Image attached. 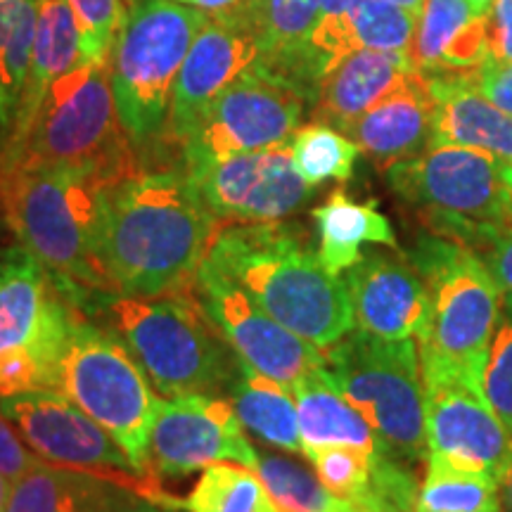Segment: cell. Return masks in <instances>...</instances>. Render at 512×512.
Wrapping results in <instances>:
<instances>
[{
	"mask_svg": "<svg viewBox=\"0 0 512 512\" xmlns=\"http://www.w3.org/2000/svg\"><path fill=\"white\" fill-rule=\"evenodd\" d=\"M434 112H437V98L432 93L430 79L413 69L399 88L384 95L354 124L344 128V133L377 166L389 169L403 159L418 157L430 147Z\"/></svg>",
	"mask_w": 512,
	"mask_h": 512,
	"instance_id": "cell-20",
	"label": "cell"
},
{
	"mask_svg": "<svg viewBox=\"0 0 512 512\" xmlns=\"http://www.w3.org/2000/svg\"><path fill=\"white\" fill-rule=\"evenodd\" d=\"M219 228L183 166L138 171L102 192L93 252L114 292L162 297L190 285Z\"/></svg>",
	"mask_w": 512,
	"mask_h": 512,
	"instance_id": "cell-1",
	"label": "cell"
},
{
	"mask_svg": "<svg viewBox=\"0 0 512 512\" xmlns=\"http://www.w3.org/2000/svg\"><path fill=\"white\" fill-rule=\"evenodd\" d=\"M3 226H5V221H3V216H0V230H3Z\"/></svg>",
	"mask_w": 512,
	"mask_h": 512,
	"instance_id": "cell-51",
	"label": "cell"
},
{
	"mask_svg": "<svg viewBox=\"0 0 512 512\" xmlns=\"http://www.w3.org/2000/svg\"><path fill=\"white\" fill-rule=\"evenodd\" d=\"M36 17V0H0V159L10 150L22 112Z\"/></svg>",
	"mask_w": 512,
	"mask_h": 512,
	"instance_id": "cell-29",
	"label": "cell"
},
{
	"mask_svg": "<svg viewBox=\"0 0 512 512\" xmlns=\"http://www.w3.org/2000/svg\"><path fill=\"white\" fill-rule=\"evenodd\" d=\"M325 368L373 427L387 456L408 465L427 460L418 342L382 339L356 328L325 349Z\"/></svg>",
	"mask_w": 512,
	"mask_h": 512,
	"instance_id": "cell-9",
	"label": "cell"
},
{
	"mask_svg": "<svg viewBox=\"0 0 512 512\" xmlns=\"http://www.w3.org/2000/svg\"><path fill=\"white\" fill-rule=\"evenodd\" d=\"M67 285L88 318L112 330L136 356L164 399L183 394H226L242 358L190 292L133 297L114 290Z\"/></svg>",
	"mask_w": 512,
	"mask_h": 512,
	"instance_id": "cell-3",
	"label": "cell"
},
{
	"mask_svg": "<svg viewBox=\"0 0 512 512\" xmlns=\"http://www.w3.org/2000/svg\"><path fill=\"white\" fill-rule=\"evenodd\" d=\"M351 0H240L226 12L254 36L259 57L254 67L297 91L311 105L318 76L309 43L325 19L349 8Z\"/></svg>",
	"mask_w": 512,
	"mask_h": 512,
	"instance_id": "cell-17",
	"label": "cell"
},
{
	"mask_svg": "<svg viewBox=\"0 0 512 512\" xmlns=\"http://www.w3.org/2000/svg\"><path fill=\"white\" fill-rule=\"evenodd\" d=\"M93 171L72 166H0V216L19 245L67 283L112 290L93 252L102 192Z\"/></svg>",
	"mask_w": 512,
	"mask_h": 512,
	"instance_id": "cell-5",
	"label": "cell"
},
{
	"mask_svg": "<svg viewBox=\"0 0 512 512\" xmlns=\"http://www.w3.org/2000/svg\"><path fill=\"white\" fill-rule=\"evenodd\" d=\"M190 292L247 366L292 389L311 370L325 366V351L313 347L268 316L238 283L207 259L190 280Z\"/></svg>",
	"mask_w": 512,
	"mask_h": 512,
	"instance_id": "cell-13",
	"label": "cell"
},
{
	"mask_svg": "<svg viewBox=\"0 0 512 512\" xmlns=\"http://www.w3.org/2000/svg\"><path fill=\"white\" fill-rule=\"evenodd\" d=\"M124 3L128 5V8H131V5H133V3H136V0H124Z\"/></svg>",
	"mask_w": 512,
	"mask_h": 512,
	"instance_id": "cell-50",
	"label": "cell"
},
{
	"mask_svg": "<svg viewBox=\"0 0 512 512\" xmlns=\"http://www.w3.org/2000/svg\"><path fill=\"white\" fill-rule=\"evenodd\" d=\"M486 38H489V57L486 60L512 62V0H494L486 12Z\"/></svg>",
	"mask_w": 512,
	"mask_h": 512,
	"instance_id": "cell-43",
	"label": "cell"
},
{
	"mask_svg": "<svg viewBox=\"0 0 512 512\" xmlns=\"http://www.w3.org/2000/svg\"><path fill=\"white\" fill-rule=\"evenodd\" d=\"M344 17L354 50H394V53L411 55L420 19L413 12L384 0H351Z\"/></svg>",
	"mask_w": 512,
	"mask_h": 512,
	"instance_id": "cell-35",
	"label": "cell"
},
{
	"mask_svg": "<svg viewBox=\"0 0 512 512\" xmlns=\"http://www.w3.org/2000/svg\"><path fill=\"white\" fill-rule=\"evenodd\" d=\"M470 5L477 15H486L491 10V5H494V0H470Z\"/></svg>",
	"mask_w": 512,
	"mask_h": 512,
	"instance_id": "cell-49",
	"label": "cell"
},
{
	"mask_svg": "<svg viewBox=\"0 0 512 512\" xmlns=\"http://www.w3.org/2000/svg\"><path fill=\"white\" fill-rule=\"evenodd\" d=\"M486 57V15H477L470 0H425L411 46L418 72H475Z\"/></svg>",
	"mask_w": 512,
	"mask_h": 512,
	"instance_id": "cell-23",
	"label": "cell"
},
{
	"mask_svg": "<svg viewBox=\"0 0 512 512\" xmlns=\"http://www.w3.org/2000/svg\"><path fill=\"white\" fill-rule=\"evenodd\" d=\"M477 254L489 266L498 290L503 294H512V226L491 233Z\"/></svg>",
	"mask_w": 512,
	"mask_h": 512,
	"instance_id": "cell-42",
	"label": "cell"
},
{
	"mask_svg": "<svg viewBox=\"0 0 512 512\" xmlns=\"http://www.w3.org/2000/svg\"><path fill=\"white\" fill-rule=\"evenodd\" d=\"M60 392L117 441L140 477H152L150 434L162 394L126 344L83 311L62 358Z\"/></svg>",
	"mask_w": 512,
	"mask_h": 512,
	"instance_id": "cell-10",
	"label": "cell"
},
{
	"mask_svg": "<svg viewBox=\"0 0 512 512\" xmlns=\"http://www.w3.org/2000/svg\"><path fill=\"white\" fill-rule=\"evenodd\" d=\"M290 155L297 174L311 188H318V185L328 181H349L354 176L361 147L347 133L316 121V124L294 131V136L290 138Z\"/></svg>",
	"mask_w": 512,
	"mask_h": 512,
	"instance_id": "cell-34",
	"label": "cell"
},
{
	"mask_svg": "<svg viewBox=\"0 0 512 512\" xmlns=\"http://www.w3.org/2000/svg\"><path fill=\"white\" fill-rule=\"evenodd\" d=\"M415 512H503L501 482L427 458Z\"/></svg>",
	"mask_w": 512,
	"mask_h": 512,
	"instance_id": "cell-31",
	"label": "cell"
},
{
	"mask_svg": "<svg viewBox=\"0 0 512 512\" xmlns=\"http://www.w3.org/2000/svg\"><path fill=\"white\" fill-rule=\"evenodd\" d=\"M482 387L491 408L512 434V294L501 292V316L489 344Z\"/></svg>",
	"mask_w": 512,
	"mask_h": 512,
	"instance_id": "cell-38",
	"label": "cell"
},
{
	"mask_svg": "<svg viewBox=\"0 0 512 512\" xmlns=\"http://www.w3.org/2000/svg\"><path fill=\"white\" fill-rule=\"evenodd\" d=\"M375 453L349 446H328L309 453L306 460L313 465V472L332 494L354 505L358 512H368Z\"/></svg>",
	"mask_w": 512,
	"mask_h": 512,
	"instance_id": "cell-36",
	"label": "cell"
},
{
	"mask_svg": "<svg viewBox=\"0 0 512 512\" xmlns=\"http://www.w3.org/2000/svg\"><path fill=\"white\" fill-rule=\"evenodd\" d=\"M79 27L81 62H112L126 22L124 0H69Z\"/></svg>",
	"mask_w": 512,
	"mask_h": 512,
	"instance_id": "cell-37",
	"label": "cell"
},
{
	"mask_svg": "<svg viewBox=\"0 0 512 512\" xmlns=\"http://www.w3.org/2000/svg\"><path fill=\"white\" fill-rule=\"evenodd\" d=\"M392 190L418 211L427 230L475 249L512 226V166L463 145L427 147L389 166Z\"/></svg>",
	"mask_w": 512,
	"mask_h": 512,
	"instance_id": "cell-7",
	"label": "cell"
},
{
	"mask_svg": "<svg viewBox=\"0 0 512 512\" xmlns=\"http://www.w3.org/2000/svg\"><path fill=\"white\" fill-rule=\"evenodd\" d=\"M24 166H72L114 185L138 174L140 159L119 124L112 62H79L41 100L24 138L0 159Z\"/></svg>",
	"mask_w": 512,
	"mask_h": 512,
	"instance_id": "cell-6",
	"label": "cell"
},
{
	"mask_svg": "<svg viewBox=\"0 0 512 512\" xmlns=\"http://www.w3.org/2000/svg\"><path fill=\"white\" fill-rule=\"evenodd\" d=\"M420 368L427 458L503 484L512 465V434L491 408L482 382L434 363H420Z\"/></svg>",
	"mask_w": 512,
	"mask_h": 512,
	"instance_id": "cell-12",
	"label": "cell"
},
{
	"mask_svg": "<svg viewBox=\"0 0 512 512\" xmlns=\"http://www.w3.org/2000/svg\"><path fill=\"white\" fill-rule=\"evenodd\" d=\"M91 472L41 463L10 486L3 512H86Z\"/></svg>",
	"mask_w": 512,
	"mask_h": 512,
	"instance_id": "cell-33",
	"label": "cell"
},
{
	"mask_svg": "<svg viewBox=\"0 0 512 512\" xmlns=\"http://www.w3.org/2000/svg\"><path fill=\"white\" fill-rule=\"evenodd\" d=\"M36 3L38 17L34 48H31L27 91H24L22 112H19L17 131L15 138H12L10 150L24 138L38 105L46 98L48 88L81 62L79 27H76V17L69 0H36Z\"/></svg>",
	"mask_w": 512,
	"mask_h": 512,
	"instance_id": "cell-27",
	"label": "cell"
},
{
	"mask_svg": "<svg viewBox=\"0 0 512 512\" xmlns=\"http://www.w3.org/2000/svg\"><path fill=\"white\" fill-rule=\"evenodd\" d=\"M159 494L155 479L131 484L91 472L86 512H178L174 505L157 501Z\"/></svg>",
	"mask_w": 512,
	"mask_h": 512,
	"instance_id": "cell-39",
	"label": "cell"
},
{
	"mask_svg": "<svg viewBox=\"0 0 512 512\" xmlns=\"http://www.w3.org/2000/svg\"><path fill=\"white\" fill-rule=\"evenodd\" d=\"M318 230V259L330 273H347L363 259V245L399 247L396 233L377 202H356L344 190H335L311 211Z\"/></svg>",
	"mask_w": 512,
	"mask_h": 512,
	"instance_id": "cell-25",
	"label": "cell"
},
{
	"mask_svg": "<svg viewBox=\"0 0 512 512\" xmlns=\"http://www.w3.org/2000/svg\"><path fill=\"white\" fill-rule=\"evenodd\" d=\"M204 259L313 347L325 351L354 330L347 285L320 264L299 223H223Z\"/></svg>",
	"mask_w": 512,
	"mask_h": 512,
	"instance_id": "cell-2",
	"label": "cell"
},
{
	"mask_svg": "<svg viewBox=\"0 0 512 512\" xmlns=\"http://www.w3.org/2000/svg\"><path fill=\"white\" fill-rule=\"evenodd\" d=\"M384 3L399 5V8L413 12V15H422V8H425V0H384Z\"/></svg>",
	"mask_w": 512,
	"mask_h": 512,
	"instance_id": "cell-47",
	"label": "cell"
},
{
	"mask_svg": "<svg viewBox=\"0 0 512 512\" xmlns=\"http://www.w3.org/2000/svg\"><path fill=\"white\" fill-rule=\"evenodd\" d=\"M477 72L479 69L427 74L437 98L430 147H475L512 166V114L503 112L477 91L472 79Z\"/></svg>",
	"mask_w": 512,
	"mask_h": 512,
	"instance_id": "cell-22",
	"label": "cell"
},
{
	"mask_svg": "<svg viewBox=\"0 0 512 512\" xmlns=\"http://www.w3.org/2000/svg\"><path fill=\"white\" fill-rule=\"evenodd\" d=\"M181 512H280L252 467L216 463L202 470L192 491L176 498Z\"/></svg>",
	"mask_w": 512,
	"mask_h": 512,
	"instance_id": "cell-30",
	"label": "cell"
},
{
	"mask_svg": "<svg viewBox=\"0 0 512 512\" xmlns=\"http://www.w3.org/2000/svg\"><path fill=\"white\" fill-rule=\"evenodd\" d=\"M185 174L221 226L285 221L313 195L311 185L294 169L290 143L197 166Z\"/></svg>",
	"mask_w": 512,
	"mask_h": 512,
	"instance_id": "cell-14",
	"label": "cell"
},
{
	"mask_svg": "<svg viewBox=\"0 0 512 512\" xmlns=\"http://www.w3.org/2000/svg\"><path fill=\"white\" fill-rule=\"evenodd\" d=\"M174 3L181 5H192V8H200L204 12H221L238 5L240 0H174Z\"/></svg>",
	"mask_w": 512,
	"mask_h": 512,
	"instance_id": "cell-45",
	"label": "cell"
},
{
	"mask_svg": "<svg viewBox=\"0 0 512 512\" xmlns=\"http://www.w3.org/2000/svg\"><path fill=\"white\" fill-rule=\"evenodd\" d=\"M259 57L254 36L226 10L211 12L209 22L195 36L178 72L169 110L166 138L181 152V140L221 91L247 72Z\"/></svg>",
	"mask_w": 512,
	"mask_h": 512,
	"instance_id": "cell-18",
	"label": "cell"
},
{
	"mask_svg": "<svg viewBox=\"0 0 512 512\" xmlns=\"http://www.w3.org/2000/svg\"><path fill=\"white\" fill-rule=\"evenodd\" d=\"M475 86L486 100L512 114V62L486 60L475 76Z\"/></svg>",
	"mask_w": 512,
	"mask_h": 512,
	"instance_id": "cell-44",
	"label": "cell"
},
{
	"mask_svg": "<svg viewBox=\"0 0 512 512\" xmlns=\"http://www.w3.org/2000/svg\"><path fill=\"white\" fill-rule=\"evenodd\" d=\"M408 53L361 48L344 55L323 81L311 102L313 119L344 133V128L399 88L413 72Z\"/></svg>",
	"mask_w": 512,
	"mask_h": 512,
	"instance_id": "cell-21",
	"label": "cell"
},
{
	"mask_svg": "<svg viewBox=\"0 0 512 512\" xmlns=\"http://www.w3.org/2000/svg\"><path fill=\"white\" fill-rule=\"evenodd\" d=\"M256 470L259 451L249 444L233 403L221 394H183L162 399L150 434V472L185 477L216 463Z\"/></svg>",
	"mask_w": 512,
	"mask_h": 512,
	"instance_id": "cell-16",
	"label": "cell"
},
{
	"mask_svg": "<svg viewBox=\"0 0 512 512\" xmlns=\"http://www.w3.org/2000/svg\"><path fill=\"white\" fill-rule=\"evenodd\" d=\"M223 396L233 403L245 430L252 432L256 439L280 451L304 453L297 403L283 384L242 361Z\"/></svg>",
	"mask_w": 512,
	"mask_h": 512,
	"instance_id": "cell-28",
	"label": "cell"
},
{
	"mask_svg": "<svg viewBox=\"0 0 512 512\" xmlns=\"http://www.w3.org/2000/svg\"><path fill=\"white\" fill-rule=\"evenodd\" d=\"M408 261L432 297V320L418 342L420 363L458 370L482 382L489 344L501 316V290L475 249L422 233Z\"/></svg>",
	"mask_w": 512,
	"mask_h": 512,
	"instance_id": "cell-8",
	"label": "cell"
},
{
	"mask_svg": "<svg viewBox=\"0 0 512 512\" xmlns=\"http://www.w3.org/2000/svg\"><path fill=\"white\" fill-rule=\"evenodd\" d=\"M10 486H12L10 479L5 477L3 472H0V512L5 510V503H8V496H10Z\"/></svg>",
	"mask_w": 512,
	"mask_h": 512,
	"instance_id": "cell-48",
	"label": "cell"
},
{
	"mask_svg": "<svg viewBox=\"0 0 512 512\" xmlns=\"http://www.w3.org/2000/svg\"><path fill=\"white\" fill-rule=\"evenodd\" d=\"M501 503H503V512H512V465L501 484Z\"/></svg>",
	"mask_w": 512,
	"mask_h": 512,
	"instance_id": "cell-46",
	"label": "cell"
},
{
	"mask_svg": "<svg viewBox=\"0 0 512 512\" xmlns=\"http://www.w3.org/2000/svg\"><path fill=\"white\" fill-rule=\"evenodd\" d=\"M46 463L36 456L31 448L24 444V439L19 437V432L12 427V422L0 413V472L15 482L24 475V472L34 470L36 465Z\"/></svg>",
	"mask_w": 512,
	"mask_h": 512,
	"instance_id": "cell-41",
	"label": "cell"
},
{
	"mask_svg": "<svg viewBox=\"0 0 512 512\" xmlns=\"http://www.w3.org/2000/svg\"><path fill=\"white\" fill-rule=\"evenodd\" d=\"M0 413L12 422L31 451L50 465L76 467L95 475L143 482L121 446L55 389H38L0 399Z\"/></svg>",
	"mask_w": 512,
	"mask_h": 512,
	"instance_id": "cell-15",
	"label": "cell"
},
{
	"mask_svg": "<svg viewBox=\"0 0 512 512\" xmlns=\"http://www.w3.org/2000/svg\"><path fill=\"white\" fill-rule=\"evenodd\" d=\"M306 100L254 64L204 107L181 140L185 171L221 159L287 145L304 117Z\"/></svg>",
	"mask_w": 512,
	"mask_h": 512,
	"instance_id": "cell-11",
	"label": "cell"
},
{
	"mask_svg": "<svg viewBox=\"0 0 512 512\" xmlns=\"http://www.w3.org/2000/svg\"><path fill=\"white\" fill-rule=\"evenodd\" d=\"M38 389H55V377L50 375L41 356L31 349V344H19L0 351V399Z\"/></svg>",
	"mask_w": 512,
	"mask_h": 512,
	"instance_id": "cell-40",
	"label": "cell"
},
{
	"mask_svg": "<svg viewBox=\"0 0 512 512\" xmlns=\"http://www.w3.org/2000/svg\"><path fill=\"white\" fill-rule=\"evenodd\" d=\"M290 392L297 403L304 456L328 446H349L366 453L382 451L373 427L339 392L325 366L304 375Z\"/></svg>",
	"mask_w": 512,
	"mask_h": 512,
	"instance_id": "cell-24",
	"label": "cell"
},
{
	"mask_svg": "<svg viewBox=\"0 0 512 512\" xmlns=\"http://www.w3.org/2000/svg\"><path fill=\"white\" fill-rule=\"evenodd\" d=\"M358 330L382 339L420 342L430 330L432 297L425 280L394 254H363L344 275Z\"/></svg>",
	"mask_w": 512,
	"mask_h": 512,
	"instance_id": "cell-19",
	"label": "cell"
},
{
	"mask_svg": "<svg viewBox=\"0 0 512 512\" xmlns=\"http://www.w3.org/2000/svg\"><path fill=\"white\" fill-rule=\"evenodd\" d=\"M256 472L280 512H358L354 505L332 494L316 472L294 458L259 451Z\"/></svg>",
	"mask_w": 512,
	"mask_h": 512,
	"instance_id": "cell-32",
	"label": "cell"
},
{
	"mask_svg": "<svg viewBox=\"0 0 512 512\" xmlns=\"http://www.w3.org/2000/svg\"><path fill=\"white\" fill-rule=\"evenodd\" d=\"M211 12L174 0H136L112 53V93L119 124L140 169H169L162 150L178 72Z\"/></svg>",
	"mask_w": 512,
	"mask_h": 512,
	"instance_id": "cell-4",
	"label": "cell"
},
{
	"mask_svg": "<svg viewBox=\"0 0 512 512\" xmlns=\"http://www.w3.org/2000/svg\"><path fill=\"white\" fill-rule=\"evenodd\" d=\"M55 275L27 247H0V351L34 339L55 294Z\"/></svg>",
	"mask_w": 512,
	"mask_h": 512,
	"instance_id": "cell-26",
	"label": "cell"
}]
</instances>
